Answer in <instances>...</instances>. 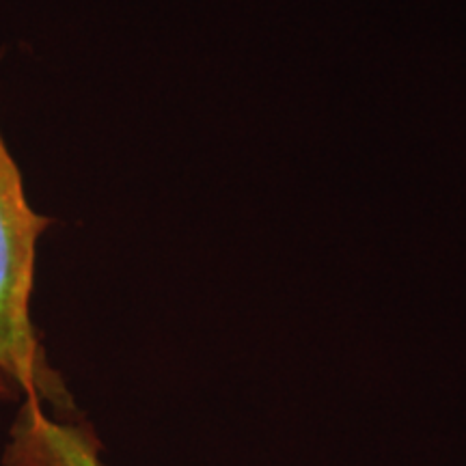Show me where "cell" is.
I'll return each mask as SVG.
<instances>
[{"label": "cell", "mask_w": 466, "mask_h": 466, "mask_svg": "<svg viewBox=\"0 0 466 466\" xmlns=\"http://www.w3.org/2000/svg\"><path fill=\"white\" fill-rule=\"evenodd\" d=\"M100 447L86 425L46 417L39 401L26 400L11 430L5 466H104Z\"/></svg>", "instance_id": "obj_2"}, {"label": "cell", "mask_w": 466, "mask_h": 466, "mask_svg": "<svg viewBox=\"0 0 466 466\" xmlns=\"http://www.w3.org/2000/svg\"><path fill=\"white\" fill-rule=\"evenodd\" d=\"M11 393H14V387H11V382L0 374V398H11Z\"/></svg>", "instance_id": "obj_3"}, {"label": "cell", "mask_w": 466, "mask_h": 466, "mask_svg": "<svg viewBox=\"0 0 466 466\" xmlns=\"http://www.w3.org/2000/svg\"><path fill=\"white\" fill-rule=\"evenodd\" d=\"M48 225L28 206L20 171L0 137V374L26 400L48 401L67 415L72 398L46 360L31 322L35 253Z\"/></svg>", "instance_id": "obj_1"}]
</instances>
